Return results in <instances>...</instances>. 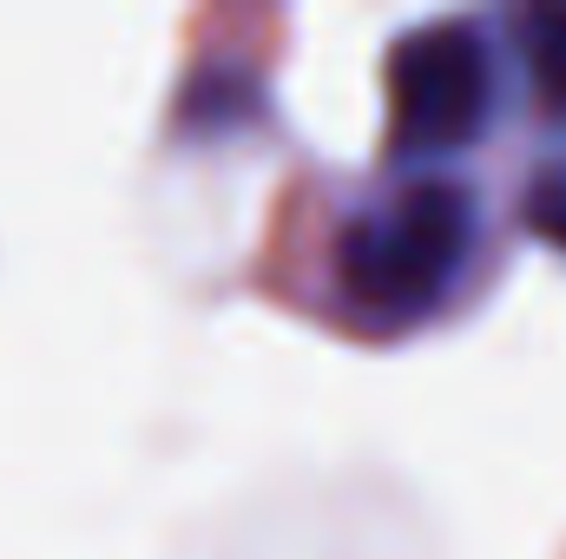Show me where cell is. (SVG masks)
Here are the masks:
<instances>
[{"instance_id": "cell-2", "label": "cell", "mask_w": 566, "mask_h": 559, "mask_svg": "<svg viewBox=\"0 0 566 559\" xmlns=\"http://www.w3.org/2000/svg\"><path fill=\"white\" fill-rule=\"evenodd\" d=\"M396 145H454L481 126L488 66L468 27H428L396 60Z\"/></svg>"}, {"instance_id": "cell-1", "label": "cell", "mask_w": 566, "mask_h": 559, "mask_svg": "<svg viewBox=\"0 0 566 559\" xmlns=\"http://www.w3.org/2000/svg\"><path fill=\"white\" fill-rule=\"evenodd\" d=\"M468 198L454 184H409L389 204H376L363 224H349L336 277H343V303L356 316H376L389 329L428 316L454 271L468 264Z\"/></svg>"}, {"instance_id": "cell-3", "label": "cell", "mask_w": 566, "mask_h": 559, "mask_svg": "<svg viewBox=\"0 0 566 559\" xmlns=\"http://www.w3.org/2000/svg\"><path fill=\"white\" fill-rule=\"evenodd\" d=\"M527 33H534V66H541V80H547L554 93H566V13H534Z\"/></svg>"}, {"instance_id": "cell-4", "label": "cell", "mask_w": 566, "mask_h": 559, "mask_svg": "<svg viewBox=\"0 0 566 559\" xmlns=\"http://www.w3.org/2000/svg\"><path fill=\"white\" fill-rule=\"evenodd\" d=\"M534 224H541L554 244H566V165L534 184Z\"/></svg>"}]
</instances>
